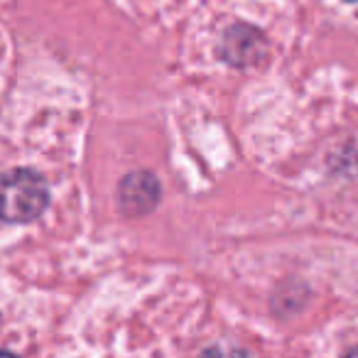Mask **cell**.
Wrapping results in <instances>:
<instances>
[{"instance_id":"1","label":"cell","mask_w":358,"mask_h":358,"mask_svg":"<svg viewBox=\"0 0 358 358\" xmlns=\"http://www.w3.org/2000/svg\"><path fill=\"white\" fill-rule=\"evenodd\" d=\"M50 185L37 169L13 167L3 174V221L32 224L50 206Z\"/></svg>"},{"instance_id":"5","label":"cell","mask_w":358,"mask_h":358,"mask_svg":"<svg viewBox=\"0 0 358 358\" xmlns=\"http://www.w3.org/2000/svg\"><path fill=\"white\" fill-rule=\"evenodd\" d=\"M348 3H351V0H348Z\"/></svg>"},{"instance_id":"4","label":"cell","mask_w":358,"mask_h":358,"mask_svg":"<svg viewBox=\"0 0 358 358\" xmlns=\"http://www.w3.org/2000/svg\"><path fill=\"white\" fill-rule=\"evenodd\" d=\"M348 353H358V346L356 348H348Z\"/></svg>"},{"instance_id":"3","label":"cell","mask_w":358,"mask_h":358,"mask_svg":"<svg viewBox=\"0 0 358 358\" xmlns=\"http://www.w3.org/2000/svg\"><path fill=\"white\" fill-rule=\"evenodd\" d=\"M268 42H265L263 32L255 27L245 25V22H234L224 30L219 45V57L229 66H253L263 59Z\"/></svg>"},{"instance_id":"2","label":"cell","mask_w":358,"mask_h":358,"mask_svg":"<svg viewBox=\"0 0 358 358\" xmlns=\"http://www.w3.org/2000/svg\"><path fill=\"white\" fill-rule=\"evenodd\" d=\"M159 199H162V182L155 172L150 169H135L128 172L118 182L115 189V201L118 209L128 219H140L148 216L150 211L157 209Z\"/></svg>"}]
</instances>
